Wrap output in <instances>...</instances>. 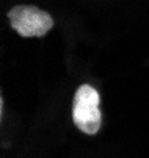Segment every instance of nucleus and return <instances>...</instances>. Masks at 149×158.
<instances>
[{
	"instance_id": "obj_1",
	"label": "nucleus",
	"mask_w": 149,
	"mask_h": 158,
	"mask_svg": "<svg viewBox=\"0 0 149 158\" xmlns=\"http://www.w3.org/2000/svg\"><path fill=\"white\" fill-rule=\"evenodd\" d=\"M100 96L91 85H80L72 100V122L85 135H96L102 125Z\"/></svg>"
},
{
	"instance_id": "obj_2",
	"label": "nucleus",
	"mask_w": 149,
	"mask_h": 158,
	"mask_svg": "<svg viewBox=\"0 0 149 158\" xmlns=\"http://www.w3.org/2000/svg\"><path fill=\"white\" fill-rule=\"evenodd\" d=\"M10 25L22 38H41L46 36L52 27V16L33 5H17L8 11Z\"/></svg>"
}]
</instances>
